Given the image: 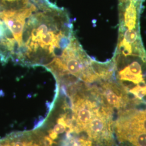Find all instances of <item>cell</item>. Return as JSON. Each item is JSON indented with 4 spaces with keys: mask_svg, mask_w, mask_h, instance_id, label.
I'll use <instances>...</instances> for the list:
<instances>
[{
    "mask_svg": "<svg viewBox=\"0 0 146 146\" xmlns=\"http://www.w3.org/2000/svg\"><path fill=\"white\" fill-rule=\"evenodd\" d=\"M76 40L66 11L54 5L40 9L27 19L22 44L13 60L28 67L47 70L60 64L66 50Z\"/></svg>",
    "mask_w": 146,
    "mask_h": 146,
    "instance_id": "cell-1",
    "label": "cell"
},
{
    "mask_svg": "<svg viewBox=\"0 0 146 146\" xmlns=\"http://www.w3.org/2000/svg\"><path fill=\"white\" fill-rule=\"evenodd\" d=\"M33 2H34V3H38L40 2H41L43 0H31Z\"/></svg>",
    "mask_w": 146,
    "mask_h": 146,
    "instance_id": "cell-5",
    "label": "cell"
},
{
    "mask_svg": "<svg viewBox=\"0 0 146 146\" xmlns=\"http://www.w3.org/2000/svg\"><path fill=\"white\" fill-rule=\"evenodd\" d=\"M114 129L121 142L129 135L146 133V110L133 108L119 111L118 119L114 123Z\"/></svg>",
    "mask_w": 146,
    "mask_h": 146,
    "instance_id": "cell-2",
    "label": "cell"
},
{
    "mask_svg": "<svg viewBox=\"0 0 146 146\" xmlns=\"http://www.w3.org/2000/svg\"><path fill=\"white\" fill-rule=\"evenodd\" d=\"M16 50V42L11 31L0 19V60L6 63L13 58Z\"/></svg>",
    "mask_w": 146,
    "mask_h": 146,
    "instance_id": "cell-4",
    "label": "cell"
},
{
    "mask_svg": "<svg viewBox=\"0 0 146 146\" xmlns=\"http://www.w3.org/2000/svg\"><path fill=\"white\" fill-rule=\"evenodd\" d=\"M0 146H1V145H0Z\"/></svg>",
    "mask_w": 146,
    "mask_h": 146,
    "instance_id": "cell-6",
    "label": "cell"
},
{
    "mask_svg": "<svg viewBox=\"0 0 146 146\" xmlns=\"http://www.w3.org/2000/svg\"><path fill=\"white\" fill-rule=\"evenodd\" d=\"M40 9L41 8L33 5L20 10H4L0 11V19L4 22L15 40V54L22 44V36L27 19Z\"/></svg>",
    "mask_w": 146,
    "mask_h": 146,
    "instance_id": "cell-3",
    "label": "cell"
}]
</instances>
